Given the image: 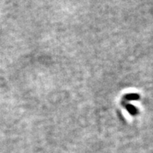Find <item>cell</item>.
<instances>
[{
  "label": "cell",
  "instance_id": "cell-1",
  "mask_svg": "<svg viewBox=\"0 0 153 153\" xmlns=\"http://www.w3.org/2000/svg\"><path fill=\"white\" fill-rule=\"evenodd\" d=\"M140 99V95L136 94V93H131V94H128V95H125L123 99L127 101H132V100H137Z\"/></svg>",
  "mask_w": 153,
  "mask_h": 153
},
{
  "label": "cell",
  "instance_id": "cell-2",
  "mask_svg": "<svg viewBox=\"0 0 153 153\" xmlns=\"http://www.w3.org/2000/svg\"><path fill=\"white\" fill-rule=\"evenodd\" d=\"M125 107H126V109H127V110L129 111V113H131V115H136L137 114V109L135 108L134 105H130V104H127V105H125Z\"/></svg>",
  "mask_w": 153,
  "mask_h": 153
}]
</instances>
